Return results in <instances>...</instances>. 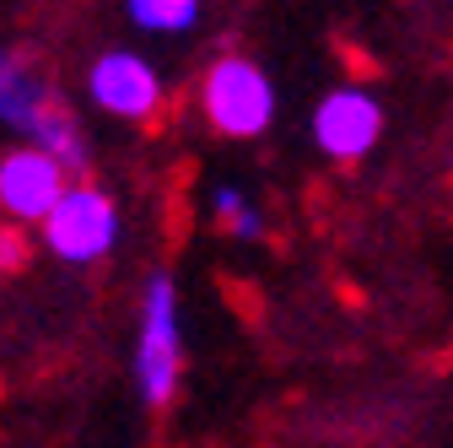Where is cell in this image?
<instances>
[{"label":"cell","mask_w":453,"mask_h":448,"mask_svg":"<svg viewBox=\"0 0 453 448\" xmlns=\"http://www.w3.org/2000/svg\"><path fill=\"white\" fill-rule=\"evenodd\" d=\"M130 12H135L141 27L167 33V27H189L195 12H200V0H130Z\"/></svg>","instance_id":"8"},{"label":"cell","mask_w":453,"mask_h":448,"mask_svg":"<svg viewBox=\"0 0 453 448\" xmlns=\"http://www.w3.org/2000/svg\"><path fill=\"white\" fill-rule=\"evenodd\" d=\"M65 189H71L65 162H54L43 146H12L0 157V211L17 228L22 221H49Z\"/></svg>","instance_id":"2"},{"label":"cell","mask_w":453,"mask_h":448,"mask_svg":"<svg viewBox=\"0 0 453 448\" xmlns=\"http://www.w3.org/2000/svg\"><path fill=\"white\" fill-rule=\"evenodd\" d=\"M383 135V108L372 92L362 87H334L319 114H313V141L334 157V162H357L372 151V141Z\"/></svg>","instance_id":"4"},{"label":"cell","mask_w":453,"mask_h":448,"mask_svg":"<svg viewBox=\"0 0 453 448\" xmlns=\"http://www.w3.org/2000/svg\"><path fill=\"white\" fill-rule=\"evenodd\" d=\"M216 216H221L233 233H243V238H254V233H259V216L238 200V189H221V195H216Z\"/></svg>","instance_id":"10"},{"label":"cell","mask_w":453,"mask_h":448,"mask_svg":"<svg viewBox=\"0 0 453 448\" xmlns=\"http://www.w3.org/2000/svg\"><path fill=\"white\" fill-rule=\"evenodd\" d=\"M200 108L216 135H233V141H249L259 135L270 120H275V87L270 76L243 60V54H221V60L205 71L200 81Z\"/></svg>","instance_id":"1"},{"label":"cell","mask_w":453,"mask_h":448,"mask_svg":"<svg viewBox=\"0 0 453 448\" xmlns=\"http://www.w3.org/2000/svg\"><path fill=\"white\" fill-rule=\"evenodd\" d=\"M92 97L108 108V114H119L130 125H151L157 108H162V81L151 76L146 60H135V54H103L92 66Z\"/></svg>","instance_id":"6"},{"label":"cell","mask_w":453,"mask_h":448,"mask_svg":"<svg viewBox=\"0 0 453 448\" xmlns=\"http://www.w3.org/2000/svg\"><path fill=\"white\" fill-rule=\"evenodd\" d=\"M27 259H33V238L17 228V221H0V282L27 270Z\"/></svg>","instance_id":"9"},{"label":"cell","mask_w":453,"mask_h":448,"mask_svg":"<svg viewBox=\"0 0 453 448\" xmlns=\"http://www.w3.org/2000/svg\"><path fill=\"white\" fill-rule=\"evenodd\" d=\"M113 228H119V211L97 184H71L65 200L54 205V216L43 221V238L60 259H97L113 243Z\"/></svg>","instance_id":"3"},{"label":"cell","mask_w":453,"mask_h":448,"mask_svg":"<svg viewBox=\"0 0 453 448\" xmlns=\"http://www.w3.org/2000/svg\"><path fill=\"white\" fill-rule=\"evenodd\" d=\"M27 125H33L38 146H43V151H49L54 162H65V174H71V167H81V162H87L81 130H76V120H71V108H65L60 97H43V103H33V114H27Z\"/></svg>","instance_id":"7"},{"label":"cell","mask_w":453,"mask_h":448,"mask_svg":"<svg viewBox=\"0 0 453 448\" xmlns=\"http://www.w3.org/2000/svg\"><path fill=\"white\" fill-rule=\"evenodd\" d=\"M141 383L146 400L167 406L179 389V313H173V282L157 275L146 292V329H141Z\"/></svg>","instance_id":"5"}]
</instances>
